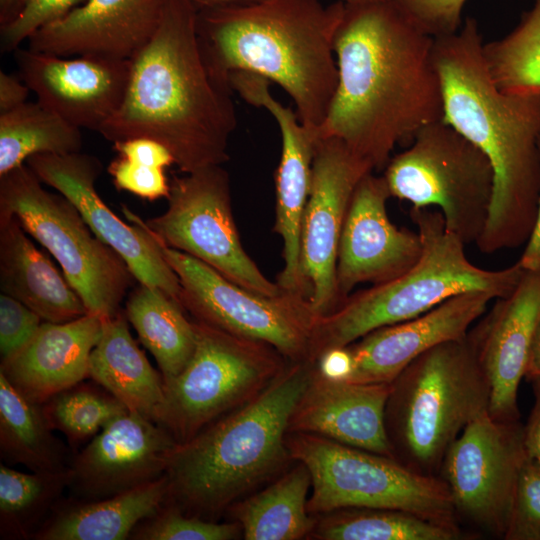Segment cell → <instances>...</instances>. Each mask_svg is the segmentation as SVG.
Here are the masks:
<instances>
[{"mask_svg": "<svg viewBox=\"0 0 540 540\" xmlns=\"http://www.w3.org/2000/svg\"><path fill=\"white\" fill-rule=\"evenodd\" d=\"M344 4L334 42L338 84L315 138H336L380 170L396 145L443 119L434 38L392 0Z\"/></svg>", "mask_w": 540, "mask_h": 540, "instance_id": "1", "label": "cell"}, {"mask_svg": "<svg viewBox=\"0 0 540 540\" xmlns=\"http://www.w3.org/2000/svg\"><path fill=\"white\" fill-rule=\"evenodd\" d=\"M197 17L190 0L166 1L156 32L130 59L120 107L98 131L112 143L158 141L185 174L228 161L237 126L233 90L203 58Z\"/></svg>", "mask_w": 540, "mask_h": 540, "instance_id": "2", "label": "cell"}, {"mask_svg": "<svg viewBox=\"0 0 540 540\" xmlns=\"http://www.w3.org/2000/svg\"><path fill=\"white\" fill-rule=\"evenodd\" d=\"M478 23L468 17L454 34L435 38L443 121L489 159L494 190L478 249L491 254L526 244L540 197V95L510 94L494 83Z\"/></svg>", "mask_w": 540, "mask_h": 540, "instance_id": "3", "label": "cell"}, {"mask_svg": "<svg viewBox=\"0 0 540 540\" xmlns=\"http://www.w3.org/2000/svg\"><path fill=\"white\" fill-rule=\"evenodd\" d=\"M344 8L340 0H262L200 9L199 45L219 80L229 84L230 73L247 71L281 86L315 136L338 84L334 42Z\"/></svg>", "mask_w": 540, "mask_h": 540, "instance_id": "4", "label": "cell"}, {"mask_svg": "<svg viewBox=\"0 0 540 540\" xmlns=\"http://www.w3.org/2000/svg\"><path fill=\"white\" fill-rule=\"evenodd\" d=\"M313 362H290L257 397L178 445L166 471L165 503L187 515L217 519L291 459V415Z\"/></svg>", "mask_w": 540, "mask_h": 540, "instance_id": "5", "label": "cell"}, {"mask_svg": "<svg viewBox=\"0 0 540 540\" xmlns=\"http://www.w3.org/2000/svg\"><path fill=\"white\" fill-rule=\"evenodd\" d=\"M410 217L423 245L418 262L393 280L349 294L334 311L318 316L311 362L326 350L347 346L377 328L416 318L454 296L479 291L494 299L506 297L526 271L518 262L500 270L471 263L465 244L446 229L440 211L411 207Z\"/></svg>", "mask_w": 540, "mask_h": 540, "instance_id": "6", "label": "cell"}, {"mask_svg": "<svg viewBox=\"0 0 540 540\" xmlns=\"http://www.w3.org/2000/svg\"><path fill=\"white\" fill-rule=\"evenodd\" d=\"M490 389L468 333L412 361L392 382L385 425L395 459L438 476L456 438L489 408Z\"/></svg>", "mask_w": 540, "mask_h": 540, "instance_id": "7", "label": "cell"}, {"mask_svg": "<svg viewBox=\"0 0 540 540\" xmlns=\"http://www.w3.org/2000/svg\"><path fill=\"white\" fill-rule=\"evenodd\" d=\"M292 460L311 477L309 513L345 508H386L459 523L449 490L438 476L413 471L398 460L311 433H289Z\"/></svg>", "mask_w": 540, "mask_h": 540, "instance_id": "8", "label": "cell"}, {"mask_svg": "<svg viewBox=\"0 0 540 540\" xmlns=\"http://www.w3.org/2000/svg\"><path fill=\"white\" fill-rule=\"evenodd\" d=\"M0 216H15L50 252L88 313L109 318L122 311L135 279L126 262L66 197L44 189L27 164L0 176Z\"/></svg>", "mask_w": 540, "mask_h": 540, "instance_id": "9", "label": "cell"}, {"mask_svg": "<svg viewBox=\"0 0 540 540\" xmlns=\"http://www.w3.org/2000/svg\"><path fill=\"white\" fill-rule=\"evenodd\" d=\"M195 348L165 385L158 423L181 444L268 387L290 363L271 345L193 319Z\"/></svg>", "mask_w": 540, "mask_h": 540, "instance_id": "10", "label": "cell"}, {"mask_svg": "<svg viewBox=\"0 0 540 540\" xmlns=\"http://www.w3.org/2000/svg\"><path fill=\"white\" fill-rule=\"evenodd\" d=\"M382 176L391 197L414 208L438 207L446 229L465 245L480 238L493 198V168L451 125L440 120L423 127L390 158Z\"/></svg>", "mask_w": 540, "mask_h": 540, "instance_id": "11", "label": "cell"}, {"mask_svg": "<svg viewBox=\"0 0 540 540\" xmlns=\"http://www.w3.org/2000/svg\"><path fill=\"white\" fill-rule=\"evenodd\" d=\"M167 200L166 211L147 221L124 205L122 211L163 245L200 260L242 287L266 296L284 291L262 273L241 243L230 177L222 165L175 177Z\"/></svg>", "mask_w": 540, "mask_h": 540, "instance_id": "12", "label": "cell"}, {"mask_svg": "<svg viewBox=\"0 0 540 540\" xmlns=\"http://www.w3.org/2000/svg\"><path fill=\"white\" fill-rule=\"evenodd\" d=\"M154 240L179 279V302L194 320L267 343L290 362L310 361L318 315L308 297L287 291L276 296L253 292L200 260Z\"/></svg>", "mask_w": 540, "mask_h": 540, "instance_id": "13", "label": "cell"}, {"mask_svg": "<svg viewBox=\"0 0 540 540\" xmlns=\"http://www.w3.org/2000/svg\"><path fill=\"white\" fill-rule=\"evenodd\" d=\"M526 457L520 420H498L488 410L473 419L449 447L439 473L458 519L503 539Z\"/></svg>", "mask_w": 540, "mask_h": 540, "instance_id": "14", "label": "cell"}, {"mask_svg": "<svg viewBox=\"0 0 540 540\" xmlns=\"http://www.w3.org/2000/svg\"><path fill=\"white\" fill-rule=\"evenodd\" d=\"M372 166L336 138L316 142L312 183L301 233V264L318 316L341 303L336 267L346 214L361 179Z\"/></svg>", "mask_w": 540, "mask_h": 540, "instance_id": "15", "label": "cell"}, {"mask_svg": "<svg viewBox=\"0 0 540 540\" xmlns=\"http://www.w3.org/2000/svg\"><path fill=\"white\" fill-rule=\"evenodd\" d=\"M26 164L76 207L92 232L126 262L135 280L161 289L180 304L179 279L157 242L139 225L121 220L97 193L95 183L102 172L97 157L81 152L37 154Z\"/></svg>", "mask_w": 540, "mask_h": 540, "instance_id": "16", "label": "cell"}, {"mask_svg": "<svg viewBox=\"0 0 540 540\" xmlns=\"http://www.w3.org/2000/svg\"><path fill=\"white\" fill-rule=\"evenodd\" d=\"M179 443L159 423L133 411L109 422L70 462V498L110 497L166 474Z\"/></svg>", "mask_w": 540, "mask_h": 540, "instance_id": "17", "label": "cell"}, {"mask_svg": "<svg viewBox=\"0 0 540 540\" xmlns=\"http://www.w3.org/2000/svg\"><path fill=\"white\" fill-rule=\"evenodd\" d=\"M391 198L384 177L365 175L352 196L342 228L336 278L342 302L358 284L397 278L421 257L419 233L398 228L388 217Z\"/></svg>", "mask_w": 540, "mask_h": 540, "instance_id": "18", "label": "cell"}, {"mask_svg": "<svg viewBox=\"0 0 540 540\" xmlns=\"http://www.w3.org/2000/svg\"><path fill=\"white\" fill-rule=\"evenodd\" d=\"M19 77L37 101L78 128L96 132L120 107L130 60L14 51Z\"/></svg>", "mask_w": 540, "mask_h": 540, "instance_id": "19", "label": "cell"}, {"mask_svg": "<svg viewBox=\"0 0 540 540\" xmlns=\"http://www.w3.org/2000/svg\"><path fill=\"white\" fill-rule=\"evenodd\" d=\"M495 301L468 336L489 384V414L517 421L518 389L540 315V269L525 271L513 292Z\"/></svg>", "mask_w": 540, "mask_h": 540, "instance_id": "20", "label": "cell"}, {"mask_svg": "<svg viewBox=\"0 0 540 540\" xmlns=\"http://www.w3.org/2000/svg\"><path fill=\"white\" fill-rule=\"evenodd\" d=\"M167 0H85L35 31L30 50L130 60L156 32Z\"/></svg>", "mask_w": 540, "mask_h": 540, "instance_id": "21", "label": "cell"}, {"mask_svg": "<svg viewBox=\"0 0 540 540\" xmlns=\"http://www.w3.org/2000/svg\"><path fill=\"white\" fill-rule=\"evenodd\" d=\"M266 80L254 82L246 100L263 107L275 119L281 134V157L275 174V222L273 231L283 243V268L277 283L284 291L306 296L310 288L301 264V233L312 183L316 139L299 120L296 112L276 100Z\"/></svg>", "mask_w": 540, "mask_h": 540, "instance_id": "22", "label": "cell"}, {"mask_svg": "<svg viewBox=\"0 0 540 540\" xmlns=\"http://www.w3.org/2000/svg\"><path fill=\"white\" fill-rule=\"evenodd\" d=\"M494 298L485 292L454 296L407 321L377 328L347 345L352 369L346 381L392 383L417 357L464 337Z\"/></svg>", "mask_w": 540, "mask_h": 540, "instance_id": "23", "label": "cell"}, {"mask_svg": "<svg viewBox=\"0 0 540 540\" xmlns=\"http://www.w3.org/2000/svg\"><path fill=\"white\" fill-rule=\"evenodd\" d=\"M392 383L330 380L315 368L289 421V433H311L395 459L385 408Z\"/></svg>", "mask_w": 540, "mask_h": 540, "instance_id": "24", "label": "cell"}, {"mask_svg": "<svg viewBox=\"0 0 540 540\" xmlns=\"http://www.w3.org/2000/svg\"><path fill=\"white\" fill-rule=\"evenodd\" d=\"M102 317L43 321L28 344L0 364V372L28 400L42 405L89 377V359L102 332Z\"/></svg>", "mask_w": 540, "mask_h": 540, "instance_id": "25", "label": "cell"}, {"mask_svg": "<svg viewBox=\"0 0 540 540\" xmlns=\"http://www.w3.org/2000/svg\"><path fill=\"white\" fill-rule=\"evenodd\" d=\"M15 216H0V289L43 321L63 323L88 311L65 276L28 238Z\"/></svg>", "mask_w": 540, "mask_h": 540, "instance_id": "26", "label": "cell"}, {"mask_svg": "<svg viewBox=\"0 0 540 540\" xmlns=\"http://www.w3.org/2000/svg\"><path fill=\"white\" fill-rule=\"evenodd\" d=\"M168 479L162 477L98 500H61L33 535L36 540H125L165 503Z\"/></svg>", "mask_w": 540, "mask_h": 540, "instance_id": "27", "label": "cell"}, {"mask_svg": "<svg viewBox=\"0 0 540 540\" xmlns=\"http://www.w3.org/2000/svg\"><path fill=\"white\" fill-rule=\"evenodd\" d=\"M89 378L124 406L158 423L165 385L131 336L125 312L102 319L101 336L89 359Z\"/></svg>", "mask_w": 540, "mask_h": 540, "instance_id": "28", "label": "cell"}, {"mask_svg": "<svg viewBox=\"0 0 540 540\" xmlns=\"http://www.w3.org/2000/svg\"><path fill=\"white\" fill-rule=\"evenodd\" d=\"M290 471L229 509L246 540H297L309 536L316 521L309 516L308 469L297 462Z\"/></svg>", "mask_w": 540, "mask_h": 540, "instance_id": "29", "label": "cell"}, {"mask_svg": "<svg viewBox=\"0 0 540 540\" xmlns=\"http://www.w3.org/2000/svg\"><path fill=\"white\" fill-rule=\"evenodd\" d=\"M184 311L161 289L140 283L126 301L125 315L155 358L164 385L183 370L195 348L193 320Z\"/></svg>", "mask_w": 540, "mask_h": 540, "instance_id": "30", "label": "cell"}, {"mask_svg": "<svg viewBox=\"0 0 540 540\" xmlns=\"http://www.w3.org/2000/svg\"><path fill=\"white\" fill-rule=\"evenodd\" d=\"M52 431L42 405L24 397L0 372V453L5 463L32 472L67 469V449Z\"/></svg>", "mask_w": 540, "mask_h": 540, "instance_id": "31", "label": "cell"}, {"mask_svg": "<svg viewBox=\"0 0 540 540\" xmlns=\"http://www.w3.org/2000/svg\"><path fill=\"white\" fill-rule=\"evenodd\" d=\"M311 536L323 540H458L460 524L386 508H345L316 522Z\"/></svg>", "mask_w": 540, "mask_h": 540, "instance_id": "32", "label": "cell"}, {"mask_svg": "<svg viewBox=\"0 0 540 540\" xmlns=\"http://www.w3.org/2000/svg\"><path fill=\"white\" fill-rule=\"evenodd\" d=\"M81 129L37 102L0 114V176L37 154L80 152Z\"/></svg>", "mask_w": 540, "mask_h": 540, "instance_id": "33", "label": "cell"}, {"mask_svg": "<svg viewBox=\"0 0 540 540\" xmlns=\"http://www.w3.org/2000/svg\"><path fill=\"white\" fill-rule=\"evenodd\" d=\"M70 466L56 472L24 473L0 465L2 538L28 539L40 529L69 488Z\"/></svg>", "mask_w": 540, "mask_h": 540, "instance_id": "34", "label": "cell"}, {"mask_svg": "<svg viewBox=\"0 0 540 540\" xmlns=\"http://www.w3.org/2000/svg\"><path fill=\"white\" fill-rule=\"evenodd\" d=\"M490 75L503 92L540 95V0L506 36L483 44Z\"/></svg>", "mask_w": 540, "mask_h": 540, "instance_id": "35", "label": "cell"}, {"mask_svg": "<svg viewBox=\"0 0 540 540\" xmlns=\"http://www.w3.org/2000/svg\"><path fill=\"white\" fill-rule=\"evenodd\" d=\"M53 430L60 431L71 449L87 444L109 422L128 411L116 397L94 382L84 381L42 404Z\"/></svg>", "mask_w": 540, "mask_h": 540, "instance_id": "36", "label": "cell"}, {"mask_svg": "<svg viewBox=\"0 0 540 540\" xmlns=\"http://www.w3.org/2000/svg\"><path fill=\"white\" fill-rule=\"evenodd\" d=\"M243 536L238 522L220 523L187 515L164 505L132 531L133 540H233Z\"/></svg>", "mask_w": 540, "mask_h": 540, "instance_id": "37", "label": "cell"}, {"mask_svg": "<svg viewBox=\"0 0 540 540\" xmlns=\"http://www.w3.org/2000/svg\"><path fill=\"white\" fill-rule=\"evenodd\" d=\"M504 540H540V463L526 457L521 467Z\"/></svg>", "mask_w": 540, "mask_h": 540, "instance_id": "38", "label": "cell"}, {"mask_svg": "<svg viewBox=\"0 0 540 540\" xmlns=\"http://www.w3.org/2000/svg\"><path fill=\"white\" fill-rule=\"evenodd\" d=\"M84 1L22 0L16 16L8 23L1 25V52H14L39 28L62 18Z\"/></svg>", "mask_w": 540, "mask_h": 540, "instance_id": "39", "label": "cell"}, {"mask_svg": "<svg viewBox=\"0 0 540 540\" xmlns=\"http://www.w3.org/2000/svg\"><path fill=\"white\" fill-rule=\"evenodd\" d=\"M419 30L432 38L456 33L467 0H392Z\"/></svg>", "mask_w": 540, "mask_h": 540, "instance_id": "40", "label": "cell"}, {"mask_svg": "<svg viewBox=\"0 0 540 540\" xmlns=\"http://www.w3.org/2000/svg\"><path fill=\"white\" fill-rule=\"evenodd\" d=\"M108 172L118 190L128 191L147 200L167 198L169 195L170 183L165 168L118 155L109 164Z\"/></svg>", "mask_w": 540, "mask_h": 540, "instance_id": "41", "label": "cell"}, {"mask_svg": "<svg viewBox=\"0 0 540 540\" xmlns=\"http://www.w3.org/2000/svg\"><path fill=\"white\" fill-rule=\"evenodd\" d=\"M42 318L19 300L0 295L1 363L14 357L33 338Z\"/></svg>", "mask_w": 540, "mask_h": 540, "instance_id": "42", "label": "cell"}, {"mask_svg": "<svg viewBox=\"0 0 540 540\" xmlns=\"http://www.w3.org/2000/svg\"><path fill=\"white\" fill-rule=\"evenodd\" d=\"M119 156L149 165L167 168L175 164L174 157L162 143L149 138H131L113 143Z\"/></svg>", "mask_w": 540, "mask_h": 540, "instance_id": "43", "label": "cell"}, {"mask_svg": "<svg viewBox=\"0 0 540 540\" xmlns=\"http://www.w3.org/2000/svg\"><path fill=\"white\" fill-rule=\"evenodd\" d=\"M315 368L323 377L345 381L352 369V359L347 346L326 350L315 361Z\"/></svg>", "mask_w": 540, "mask_h": 540, "instance_id": "44", "label": "cell"}, {"mask_svg": "<svg viewBox=\"0 0 540 540\" xmlns=\"http://www.w3.org/2000/svg\"><path fill=\"white\" fill-rule=\"evenodd\" d=\"M527 380L531 383L534 404L524 425V446L527 456L540 463V376Z\"/></svg>", "mask_w": 540, "mask_h": 540, "instance_id": "45", "label": "cell"}, {"mask_svg": "<svg viewBox=\"0 0 540 540\" xmlns=\"http://www.w3.org/2000/svg\"><path fill=\"white\" fill-rule=\"evenodd\" d=\"M30 88L20 78L0 71V114L9 112L27 102Z\"/></svg>", "mask_w": 540, "mask_h": 540, "instance_id": "46", "label": "cell"}, {"mask_svg": "<svg viewBox=\"0 0 540 540\" xmlns=\"http://www.w3.org/2000/svg\"><path fill=\"white\" fill-rule=\"evenodd\" d=\"M540 150V137H539ZM526 271L540 269V197L537 209L536 220L532 232L526 242L525 249L517 261Z\"/></svg>", "mask_w": 540, "mask_h": 540, "instance_id": "47", "label": "cell"}, {"mask_svg": "<svg viewBox=\"0 0 540 540\" xmlns=\"http://www.w3.org/2000/svg\"><path fill=\"white\" fill-rule=\"evenodd\" d=\"M534 376H540V315L533 333L525 372L526 379Z\"/></svg>", "mask_w": 540, "mask_h": 540, "instance_id": "48", "label": "cell"}, {"mask_svg": "<svg viewBox=\"0 0 540 540\" xmlns=\"http://www.w3.org/2000/svg\"><path fill=\"white\" fill-rule=\"evenodd\" d=\"M198 10L209 8H222L234 6H246L258 3L262 0H190Z\"/></svg>", "mask_w": 540, "mask_h": 540, "instance_id": "49", "label": "cell"}, {"mask_svg": "<svg viewBox=\"0 0 540 540\" xmlns=\"http://www.w3.org/2000/svg\"><path fill=\"white\" fill-rule=\"evenodd\" d=\"M22 0H0V22L4 25L11 21L19 11Z\"/></svg>", "mask_w": 540, "mask_h": 540, "instance_id": "50", "label": "cell"}, {"mask_svg": "<svg viewBox=\"0 0 540 540\" xmlns=\"http://www.w3.org/2000/svg\"><path fill=\"white\" fill-rule=\"evenodd\" d=\"M344 3H359V2H370V1H378V0H340Z\"/></svg>", "mask_w": 540, "mask_h": 540, "instance_id": "51", "label": "cell"}]
</instances>
